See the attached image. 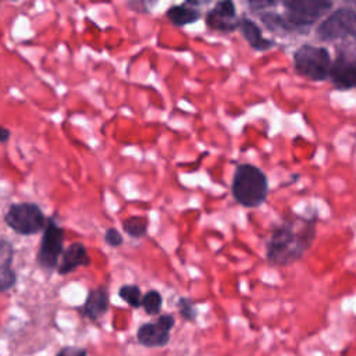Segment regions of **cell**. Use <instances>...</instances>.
Segmentation results:
<instances>
[{
  "label": "cell",
  "instance_id": "19",
  "mask_svg": "<svg viewBox=\"0 0 356 356\" xmlns=\"http://www.w3.org/2000/svg\"><path fill=\"white\" fill-rule=\"evenodd\" d=\"M17 282V274L10 266H0V292L11 289Z\"/></svg>",
  "mask_w": 356,
  "mask_h": 356
},
{
  "label": "cell",
  "instance_id": "6",
  "mask_svg": "<svg viewBox=\"0 0 356 356\" xmlns=\"http://www.w3.org/2000/svg\"><path fill=\"white\" fill-rule=\"evenodd\" d=\"M321 42H334L343 39L356 40V11L352 7H339L328 14L316 29Z\"/></svg>",
  "mask_w": 356,
  "mask_h": 356
},
{
  "label": "cell",
  "instance_id": "12",
  "mask_svg": "<svg viewBox=\"0 0 356 356\" xmlns=\"http://www.w3.org/2000/svg\"><path fill=\"white\" fill-rule=\"evenodd\" d=\"M238 28L249 46L256 51H267L275 46L274 40L267 39L261 35V29L250 18H241L238 22Z\"/></svg>",
  "mask_w": 356,
  "mask_h": 356
},
{
  "label": "cell",
  "instance_id": "24",
  "mask_svg": "<svg viewBox=\"0 0 356 356\" xmlns=\"http://www.w3.org/2000/svg\"><path fill=\"white\" fill-rule=\"evenodd\" d=\"M277 3L275 1H267V3H263V1H252V3H249V6L253 8V10H256V11H259L260 8H264V7H273V6H275Z\"/></svg>",
  "mask_w": 356,
  "mask_h": 356
},
{
  "label": "cell",
  "instance_id": "5",
  "mask_svg": "<svg viewBox=\"0 0 356 356\" xmlns=\"http://www.w3.org/2000/svg\"><path fill=\"white\" fill-rule=\"evenodd\" d=\"M4 221L18 235L29 236L43 231L47 218L36 203L22 202L8 206Z\"/></svg>",
  "mask_w": 356,
  "mask_h": 356
},
{
  "label": "cell",
  "instance_id": "20",
  "mask_svg": "<svg viewBox=\"0 0 356 356\" xmlns=\"http://www.w3.org/2000/svg\"><path fill=\"white\" fill-rule=\"evenodd\" d=\"M177 306H178V312L184 320L193 321L196 318V309L188 298H179Z\"/></svg>",
  "mask_w": 356,
  "mask_h": 356
},
{
  "label": "cell",
  "instance_id": "8",
  "mask_svg": "<svg viewBox=\"0 0 356 356\" xmlns=\"http://www.w3.org/2000/svg\"><path fill=\"white\" fill-rule=\"evenodd\" d=\"M174 324L172 314H161L154 323H145L138 328V342L146 348H163L170 342V332Z\"/></svg>",
  "mask_w": 356,
  "mask_h": 356
},
{
  "label": "cell",
  "instance_id": "25",
  "mask_svg": "<svg viewBox=\"0 0 356 356\" xmlns=\"http://www.w3.org/2000/svg\"><path fill=\"white\" fill-rule=\"evenodd\" d=\"M11 136V132L10 129H7L6 127L0 125V143H6Z\"/></svg>",
  "mask_w": 356,
  "mask_h": 356
},
{
  "label": "cell",
  "instance_id": "21",
  "mask_svg": "<svg viewBox=\"0 0 356 356\" xmlns=\"http://www.w3.org/2000/svg\"><path fill=\"white\" fill-rule=\"evenodd\" d=\"M14 257V246L10 241L0 238V266H10Z\"/></svg>",
  "mask_w": 356,
  "mask_h": 356
},
{
  "label": "cell",
  "instance_id": "15",
  "mask_svg": "<svg viewBox=\"0 0 356 356\" xmlns=\"http://www.w3.org/2000/svg\"><path fill=\"white\" fill-rule=\"evenodd\" d=\"M147 220L145 217H140V216H132V217H128L127 220H124L122 222V229L125 234H128L131 238H142L146 235L147 232Z\"/></svg>",
  "mask_w": 356,
  "mask_h": 356
},
{
  "label": "cell",
  "instance_id": "4",
  "mask_svg": "<svg viewBox=\"0 0 356 356\" xmlns=\"http://www.w3.org/2000/svg\"><path fill=\"white\" fill-rule=\"evenodd\" d=\"M282 4L286 8L284 18L291 32L307 31L332 8V1L325 0H286Z\"/></svg>",
  "mask_w": 356,
  "mask_h": 356
},
{
  "label": "cell",
  "instance_id": "2",
  "mask_svg": "<svg viewBox=\"0 0 356 356\" xmlns=\"http://www.w3.org/2000/svg\"><path fill=\"white\" fill-rule=\"evenodd\" d=\"M231 191L234 199L243 207H259L268 195L266 174L256 165L243 163L235 168Z\"/></svg>",
  "mask_w": 356,
  "mask_h": 356
},
{
  "label": "cell",
  "instance_id": "9",
  "mask_svg": "<svg viewBox=\"0 0 356 356\" xmlns=\"http://www.w3.org/2000/svg\"><path fill=\"white\" fill-rule=\"evenodd\" d=\"M235 4L229 0L218 1L206 14V25L214 31L232 32L238 28Z\"/></svg>",
  "mask_w": 356,
  "mask_h": 356
},
{
  "label": "cell",
  "instance_id": "1",
  "mask_svg": "<svg viewBox=\"0 0 356 356\" xmlns=\"http://www.w3.org/2000/svg\"><path fill=\"white\" fill-rule=\"evenodd\" d=\"M316 239V216H291L277 224L267 242L266 257L273 266H289L310 249Z\"/></svg>",
  "mask_w": 356,
  "mask_h": 356
},
{
  "label": "cell",
  "instance_id": "16",
  "mask_svg": "<svg viewBox=\"0 0 356 356\" xmlns=\"http://www.w3.org/2000/svg\"><path fill=\"white\" fill-rule=\"evenodd\" d=\"M118 296L125 302L128 303L131 307H140L142 306V292H140V288L138 285H134V284H127V285H122L120 289H118Z\"/></svg>",
  "mask_w": 356,
  "mask_h": 356
},
{
  "label": "cell",
  "instance_id": "14",
  "mask_svg": "<svg viewBox=\"0 0 356 356\" xmlns=\"http://www.w3.org/2000/svg\"><path fill=\"white\" fill-rule=\"evenodd\" d=\"M167 18L170 19V22L175 26H185V25H191L196 21L200 19L202 14L197 8L189 7L186 3L185 4H177V6H171L167 11H165Z\"/></svg>",
  "mask_w": 356,
  "mask_h": 356
},
{
  "label": "cell",
  "instance_id": "10",
  "mask_svg": "<svg viewBox=\"0 0 356 356\" xmlns=\"http://www.w3.org/2000/svg\"><path fill=\"white\" fill-rule=\"evenodd\" d=\"M328 76L338 89L356 88V57L348 58L339 54L335 61L331 63Z\"/></svg>",
  "mask_w": 356,
  "mask_h": 356
},
{
  "label": "cell",
  "instance_id": "22",
  "mask_svg": "<svg viewBox=\"0 0 356 356\" xmlns=\"http://www.w3.org/2000/svg\"><path fill=\"white\" fill-rule=\"evenodd\" d=\"M104 242L111 246V248H118L122 245L124 238L121 235V232L115 228H107L104 232Z\"/></svg>",
  "mask_w": 356,
  "mask_h": 356
},
{
  "label": "cell",
  "instance_id": "7",
  "mask_svg": "<svg viewBox=\"0 0 356 356\" xmlns=\"http://www.w3.org/2000/svg\"><path fill=\"white\" fill-rule=\"evenodd\" d=\"M64 229L53 217H49L40 239L36 263L39 267L53 271L58 267V259L64 252Z\"/></svg>",
  "mask_w": 356,
  "mask_h": 356
},
{
  "label": "cell",
  "instance_id": "3",
  "mask_svg": "<svg viewBox=\"0 0 356 356\" xmlns=\"http://www.w3.org/2000/svg\"><path fill=\"white\" fill-rule=\"evenodd\" d=\"M295 71L312 81H324L330 75L331 56L323 46L302 44L293 51Z\"/></svg>",
  "mask_w": 356,
  "mask_h": 356
},
{
  "label": "cell",
  "instance_id": "13",
  "mask_svg": "<svg viewBox=\"0 0 356 356\" xmlns=\"http://www.w3.org/2000/svg\"><path fill=\"white\" fill-rule=\"evenodd\" d=\"M108 309V293L104 288H95L89 291L88 298L83 303L82 313L90 318L96 320L102 317Z\"/></svg>",
  "mask_w": 356,
  "mask_h": 356
},
{
  "label": "cell",
  "instance_id": "17",
  "mask_svg": "<svg viewBox=\"0 0 356 356\" xmlns=\"http://www.w3.org/2000/svg\"><path fill=\"white\" fill-rule=\"evenodd\" d=\"M161 305H163V298H161L160 292H157L154 289L147 291L142 296V307L145 309V312L149 316H157L161 310Z\"/></svg>",
  "mask_w": 356,
  "mask_h": 356
},
{
  "label": "cell",
  "instance_id": "11",
  "mask_svg": "<svg viewBox=\"0 0 356 356\" xmlns=\"http://www.w3.org/2000/svg\"><path fill=\"white\" fill-rule=\"evenodd\" d=\"M90 259L88 256V250L83 243L74 242L71 243L61 256V261L57 267L58 274L65 275L72 271H75L78 267H86L89 266Z\"/></svg>",
  "mask_w": 356,
  "mask_h": 356
},
{
  "label": "cell",
  "instance_id": "23",
  "mask_svg": "<svg viewBox=\"0 0 356 356\" xmlns=\"http://www.w3.org/2000/svg\"><path fill=\"white\" fill-rule=\"evenodd\" d=\"M57 356H88L85 349H79V348H72V346H67L63 348Z\"/></svg>",
  "mask_w": 356,
  "mask_h": 356
},
{
  "label": "cell",
  "instance_id": "18",
  "mask_svg": "<svg viewBox=\"0 0 356 356\" xmlns=\"http://www.w3.org/2000/svg\"><path fill=\"white\" fill-rule=\"evenodd\" d=\"M260 19L263 24L271 29V31H284V32H291L288 28V24L284 18V15L275 14V13H264L260 15Z\"/></svg>",
  "mask_w": 356,
  "mask_h": 356
}]
</instances>
